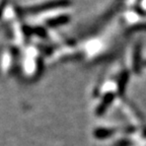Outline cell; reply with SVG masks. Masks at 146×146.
Returning <instances> with one entry per match:
<instances>
[{"label":"cell","mask_w":146,"mask_h":146,"mask_svg":"<svg viewBox=\"0 0 146 146\" xmlns=\"http://www.w3.org/2000/svg\"><path fill=\"white\" fill-rule=\"evenodd\" d=\"M70 4L69 0H54L50 2H46L42 5L36 6L34 9L35 11H46V10H50V9L58 8V7H64Z\"/></svg>","instance_id":"cell-1"},{"label":"cell","mask_w":146,"mask_h":146,"mask_svg":"<svg viewBox=\"0 0 146 146\" xmlns=\"http://www.w3.org/2000/svg\"><path fill=\"white\" fill-rule=\"evenodd\" d=\"M69 19H70L69 15H60L58 17L50 19L48 21V25H50V27H58V25H65L66 23H68Z\"/></svg>","instance_id":"cell-2"}]
</instances>
